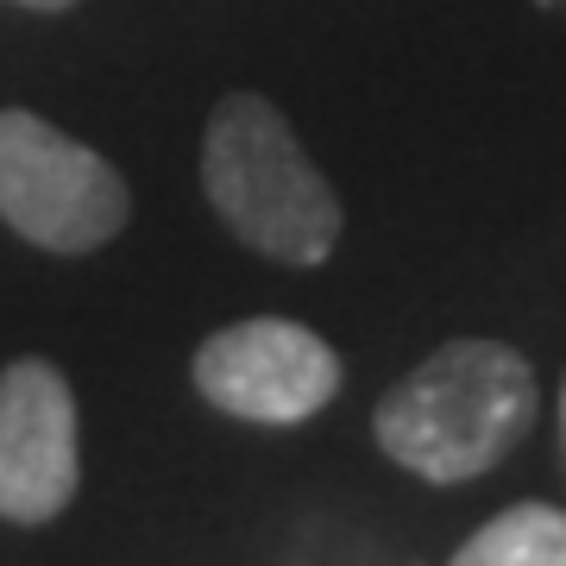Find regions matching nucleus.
Masks as SVG:
<instances>
[{
  "mask_svg": "<svg viewBox=\"0 0 566 566\" xmlns=\"http://www.w3.org/2000/svg\"><path fill=\"white\" fill-rule=\"evenodd\" d=\"M542 409L535 365L504 340H447L371 409V434L390 460L428 485L485 479L528 441Z\"/></svg>",
  "mask_w": 566,
  "mask_h": 566,
  "instance_id": "obj_1",
  "label": "nucleus"
},
{
  "mask_svg": "<svg viewBox=\"0 0 566 566\" xmlns=\"http://www.w3.org/2000/svg\"><path fill=\"white\" fill-rule=\"evenodd\" d=\"M202 196L245 252L290 271H315L334 259L346 208L322 164L308 158L296 126L277 102L252 88L214 102L202 133Z\"/></svg>",
  "mask_w": 566,
  "mask_h": 566,
  "instance_id": "obj_2",
  "label": "nucleus"
},
{
  "mask_svg": "<svg viewBox=\"0 0 566 566\" xmlns=\"http://www.w3.org/2000/svg\"><path fill=\"white\" fill-rule=\"evenodd\" d=\"M0 221L25 245L88 259L133 221V189L95 145L32 107H0Z\"/></svg>",
  "mask_w": 566,
  "mask_h": 566,
  "instance_id": "obj_3",
  "label": "nucleus"
},
{
  "mask_svg": "<svg viewBox=\"0 0 566 566\" xmlns=\"http://www.w3.org/2000/svg\"><path fill=\"white\" fill-rule=\"evenodd\" d=\"M196 390L233 422L259 428H296L322 416L340 397L346 365L340 353L303 322L283 315H252V322L214 327L196 346Z\"/></svg>",
  "mask_w": 566,
  "mask_h": 566,
  "instance_id": "obj_4",
  "label": "nucleus"
},
{
  "mask_svg": "<svg viewBox=\"0 0 566 566\" xmlns=\"http://www.w3.org/2000/svg\"><path fill=\"white\" fill-rule=\"evenodd\" d=\"M76 390L51 359L0 365V523L39 528L76 504Z\"/></svg>",
  "mask_w": 566,
  "mask_h": 566,
  "instance_id": "obj_5",
  "label": "nucleus"
},
{
  "mask_svg": "<svg viewBox=\"0 0 566 566\" xmlns=\"http://www.w3.org/2000/svg\"><path fill=\"white\" fill-rule=\"evenodd\" d=\"M447 566H566V510L510 504L485 528H472Z\"/></svg>",
  "mask_w": 566,
  "mask_h": 566,
  "instance_id": "obj_6",
  "label": "nucleus"
},
{
  "mask_svg": "<svg viewBox=\"0 0 566 566\" xmlns=\"http://www.w3.org/2000/svg\"><path fill=\"white\" fill-rule=\"evenodd\" d=\"M13 7H25V13H70L76 0H13Z\"/></svg>",
  "mask_w": 566,
  "mask_h": 566,
  "instance_id": "obj_7",
  "label": "nucleus"
},
{
  "mask_svg": "<svg viewBox=\"0 0 566 566\" xmlns=\"http://www.w3.org/2000/svg\"><path fill=\"white\" fill-rule=\"evenodd\" d=\"M535 7H542V13H560V20H566V0H535Z\"/></svg>",
  "mask_w": 566,
  "mask_h": 566,
  "instance_id": "obj_8",
  "label": "nucleus"
},
{
  "mask_svg": "<svg viewBox=\"0 0 566 566\" xmlns=\"http://www.w3.org/2000/svg\"><path fill=\"white\" fill-rule=\"evenodd\" d=\"M560 422H566V390H560Z\"/></svg>",
  "mask_w": 566,
  "mask_h": 566,
  "instance_id": "obj_9",
  "label": "nucleus"
}]
</instances>
